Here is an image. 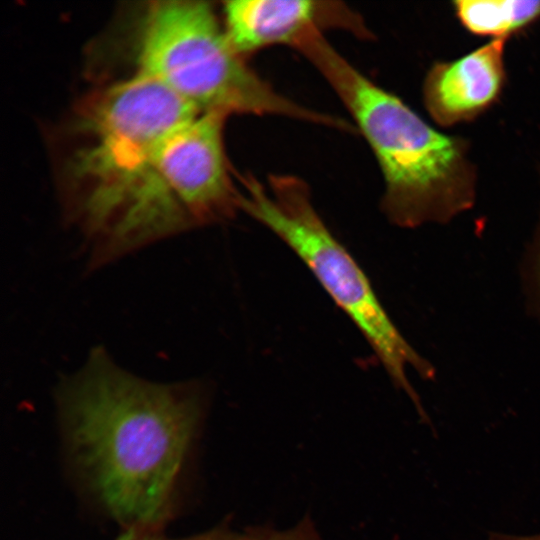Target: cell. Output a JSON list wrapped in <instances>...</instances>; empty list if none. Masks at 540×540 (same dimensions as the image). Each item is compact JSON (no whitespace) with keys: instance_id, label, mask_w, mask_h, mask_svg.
<instances>
[{"instance_id":"6da1fadb","label":"cell","mask_w":540,"mask_h":540,"mask_svg":"<svg viewBox=\"0 0 540 540\" xmlns=\"http://www.w3.org/2000/svg\"><path fill=\"white\" fill-rule=\"evenodd\" d=\"M206 396L198 380L140 377L102 346L59 380L56 402L73 453L105 509L127 528L158 529L171 514Z\"/></svg>"},{"instance_id":"7a4b0ae2","label":"cell","mask_w":540,"mask_h":540,"mask_svg":"<svg viewBox=\"0 0 540 540\" xmlns=\"http://www.w3.org/2000/svg\"><path fill=\"white\" fill-rule=\"evenodd\" d=\"M200 113L150 78L97 88L76 104L54 142L65 223L85 257L113 238L154 168L161 141Z\"/></svg>"},{"instance_id":"3957f363","label":"cell","mask_w":540,"mask_h":540,"mask_svg":"<svg viewBox=\"0 0 540 540\" xmlns=\"http://www.w3.org/2000/svg\"><path fill=\"white\" fill-rule=\"evenodd\" d=\"M320 73L365 138L383 179L381 209L401 228L446 224L472 208L476 172L464 139L443 134L315 33L296 49Z\"/></svg>"},{"instance_id":"277c9868","label":"cell","mask_w":540,"mask_h":540,"mask_svg":"<svg viewBox=\"0 0 540 540\" xmlns=\"http://www.w3.org/2000/svg\"><path fill=\"white\" fill-rule=\"evenodd\" d=\"M134 28V71L161 83L199 113L277 116L346 131L349 123L276 90L231 43L211 3L148 2Z\"/></svg>"},{"instance_id":"5b68a950","label":"cell","mask_w":540,"mask_h":540,"mask_svg":"<svg viewBox=\"0 0 540 540\" xmlns=\"http://www.w3.org/2000/svg\"><path fill=\"white\" fill-rule=\"evenodd\" d=\"M239 183L241 212L272 231L303 260L426 421L428 415L407 371L433 380L436 369L388 316L363 270L317 212L308 184L290 174H271L262 180L251 173L240 175Z\"/></svg>"},{"instance_id":"8992f818","label":"cell","mask_w":540,"mask_h":540,"mask_svg":"<svg viewBox=\"0 0 540 540\" xmlns=\"http://www.w3.org/2000/svg\"><path fill=\"white\" fill-rule=\"evenodd\" d=\"M227 116L199 114L171 131L156 151V163L191 230L223 223L240 210V186L229 162Z\"/></svg>"},{"instance_id":"52a82bcc","label":"cell","mask_w":540,"mask_h":540,"mask_svg":"<svg viewBox=\"0 0 540 540\" xmlns=\"http://www.w3.org/2000/svg\"><path fill=\"white\" fill-rule=\"evenodd\" d=\"M222 22L234 48L248 59L275 45L296 48L314 33L338 30L360 40L374 34L355 9L330 0H229Z\"/></svg>"},{"instance_id":"ba28073f","label":"cell","mask_w":540,"mask_h":540,"mask_svg":"<svg viewBox=\"0 0 540 540\" xmlns=\"http://www.w3.org/2000/svg\"><path fill=\"white\" fill-rule=\"evenodd\" d=\"M508 38L493 39L463 57L435 63L425 76L424 105L433 120L450 126L471 120L491 106L505 81Z\"/></svg>"},{"instance_id":"9c48e42d","label":"cell","mask_w":540,"mask_h":540,"mask_svg":"<svg viewBox=\"0 0 540 540\" xmlns=\"http://www.w3.org/2000/svg\"><path fill=\"white\" fill-rule=\"evenodd\" d=\"M453 4L468 31L494 39L508 38L540 19V0H461Z\"/></svg>"},{"instance_id":"30bf717a","label":"cell","mask_w":540,"mask_h":540,"mask_svg":"<svg viewBox=\"0 0 540 540\" xmlns=\"http://www.w3.org/2000/svg\"><path fill=\"white\" fill-rule=\"evenodd\" d=\"M520 280L526 310L540 321V215L521 259Z\"/></svg>"},{"instance_id":"8fae6325","label":"cell","mask_w":540,"mask_h":540,"mask_svg":"<svg viewBox=\"0 0 540 540\" xmlns=\"http://www.w3.org/2000/svg\"><path fill=\"white\" fill-rule=\"evenodd\" d=\"M242 540H323L313 521L306 516L293 527L276 529L268 526L249 527Z\"/></svg>"},{"instance_id":"7c38bea8","label":"cell","mask_w":540,"mask_h":540,"mask_svg":"<svg viewBox=\"0 0 540 540\" xmlns=\"http://www.w3.org/2000/svg\"><path fill=\"white\" fill-rule=\"evenodd\" d=\"M243 532H237L226 524L207 530L197 535L172 539L158 533L152 528H127L117 540H242Z\"/></svg>"},{"instance_id":"4fadbf2b","label":"cell","mask_w":540,"mask_h":540,"mask_svg":"<svg viewBox=\"0 0 540 540\" xmlns=\"http://www.w3.org/2000/svg\"><path fill=\"white\" fill-rule=\"evenodd\" d=\"M486 540H540V533L533 535H515L494 532L489 534Z\"/></svg>"}]
</instances>
